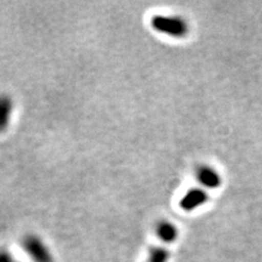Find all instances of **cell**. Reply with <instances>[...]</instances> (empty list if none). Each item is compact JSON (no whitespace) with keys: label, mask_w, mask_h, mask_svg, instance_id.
Here are the masks:
<instances>
[{"label":"cell","mask_w":262,"mask_h":262,"mask_svg":"<svg viewBox=\"0 0 262 262\" xmlns=\"http://www.w3.org/2000/svg\"><path fill=\"white\" fill-rule=\"evenodd\" d=\"M22 247L33 262H54V257L45 243L36 235H28L22 241Z\"/></svg>","instance_id":"cell-2"},{"label":"cell","mask_w":262,"mask_h":262,"mask_svg":"<svg viewBox=\"0 0 262 262\" xmlns=\"http://www.w3.org/2000/svg\"><path fill=\"white\" fill-rule=\"evenodd\" d=\"M0 262H20V261L16 260L8 250L0 249Z\"/></svg>","instance_id":"cell-8"},{"label":"cell","mask_w":262,"mask_h":262,"mask_svg":"<svg viewBox=\"0 0 262 262\" xmlns=\"http://www.w3.org/2000/svg\"><path fill=\"white\" fill-rule=\"evenodd\" d=\"M151 27L154 31L171 37L182 38L189 32V26L185 19L174 15H153L151 19Z\"/></svg>","instance_id":"cell-1"},{"label":"cell","mask_w":262,"mask_h":262,"mask_svg":"<svg viewBox=\"0 0 262 262\" xmlns=\"http://www.w3.org/2000/svg\"><path fill=\"white\" fill-rule=\"evenodd\" d=\"M157 235L159 238L166 244H170L177 239V227L168 221H162L157 226Z\"/></svg>","instance_id":"cell-6"},{"label":"cell","mask_w":262,"mask_h":262,"mask_svg":"<svg viewBox=\"0 0 262 262\" xmlns=\"http://www.w3.org/2000/svg\"><path fill=\"white\" fill-rule=\"evenodd\" d=\"M169 252L164 247H154L151 249L146 262H168Z\"/></svg>","instance_id":"cell-7"},{"label":"cell","mask_w":262,"mask_h":262,"mask_svg":"<svg viewBox=\"0 0 262 262\" xmlns=\"http://www.w3.org/2000/svg\"><path fill=\"white\" fill-rule=\"evenodd\" d=\"M13 112V101L6 94L0 95V134L7 130L10 125Z\"/></svg>","instance_id":"cell-5"},{"label":"cell","mask_w":262,"mask_h":262,"mask_svg":"<svg viewBox=\"0 0 262 262\" xmlns=\"http://www.w3.org/2000/svg\"><path fill=\"white\" fill-rule=\"evenodd\" d=\"M196 179L206 188L215 189L221 185V177L215 169L209 166H201L196 170Z\"/></svg>","instance_id":"cell-4"},{"label":"cell","mask_w":262,"mask_h":262,"mask_svg":"<svg viewBox=\"0 0 262 262\" xmlns=\"http://www.w3.org/2000/svg\"><path fill=\"white\" fill-rule=\"evenodd\" d=\"M208 194L207 192L200 189V188H192V189L188 190L186 194L180 199L179 206L185 211H192L198 207L202 206L207 202Z\"/></svg>","instance_id":"cell-3"}]
</instances>
